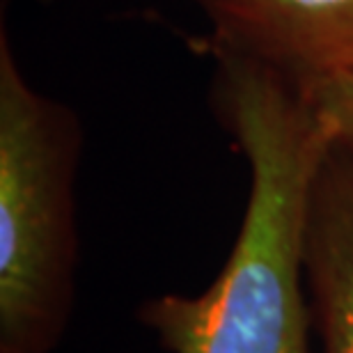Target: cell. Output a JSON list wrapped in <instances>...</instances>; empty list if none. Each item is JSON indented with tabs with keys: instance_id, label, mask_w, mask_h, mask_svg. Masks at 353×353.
Masks as SVG:
<instances>
[{
	"instance_id": "7a4b0ae2",
	"label": "cell",
	"mask_w": 353,
	"mask_h": 353,
	"mask_svg": "<svg viewBox=\"0 0 353 353\" xmlns=\"http://www.w3.org/2000/svg\"><path fill=\"white\" fill-rule=\"evenodd\" d=\"M79 119L0 34V353H51L74 303Z\"/></svg>"
},
{
	"instance_id": "3957f363",
	"label": "cell",
	"mask_w": 353,
	"mask_h": 353,
	"mask_svg": "<svg viewBox=\"0 0 353 353\" xmlns=\"http://www.w3.org/2000/svg\"><path fill=\"white\" fill-rule=\"evenodd\" d=\"M211 28V48L296 83L353 69V0H188Z\"/></svg>"
},
{
	"instance_id": "277c9868",
	"label": "cell",
	"mask_w": 353,
	"mask_h": 353,
	"mask_svg": "<svg viewBox=\"0 0 353 353\" xmlns=\"http://www.w3.org/2000/svg\"><path fill=\"white\" fill-rule=\"evenodd\" d=\"M305 280L323 353H353V157L340 145L314 181Z\"/></svg>"
},
{
	"instance_id": "5b68a950",
	"label": "cell",
	"mask_w": 353,
	"mask_h": 353,
	"mask_svg": "<svg viewBox=\"0 0 353 353\" xmlns=\"http://www.w3.org/2000/svg\"><path fill=\"white\" fill-rule=\"evenodd\" d=\"M299 85L333 129L335 145L353 157V69Z\"/></svg>"
},
{
	"instance_id": "6da1fadb",
	"label": "cell",
	"mask_w": 353,
	"mask_h": 353,
	"mask_svg": "<svg viewBox=\"0 0 353 353\" xmlns=\"http://www.w3.org/2000/svg\"><path fill=\"white\" fill-rule=\"evenodd\" d=\"M214 53L218 108L250 170L243 221L202 294L157 296L138 319L170 353H310L305 236L333 129L296 81L243 55Z\"/></svg>"
}]
</instances>
